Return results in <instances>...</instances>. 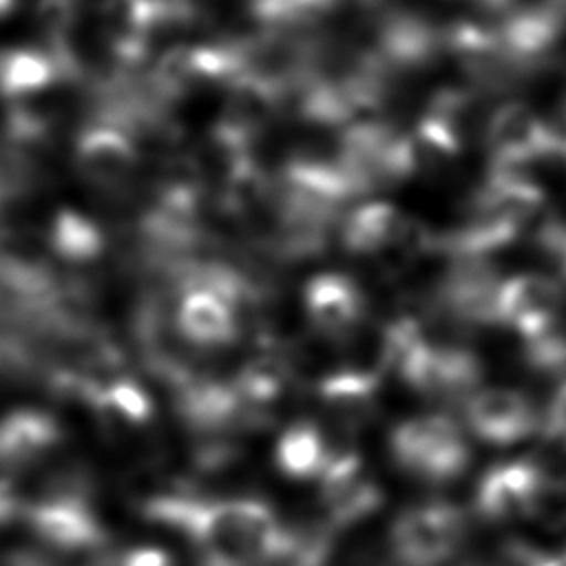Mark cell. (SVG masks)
<instances>
[{
    "mask_svg": "<svg viewBox=\"0 0 566 566\" xmlns=\"http://www.w3.org/2000/svg\"><path fill=\"white\" fill-rule=\"evenodd\" d=\"M389 451L400 469L427 482L455 480L471 460L462 429L442 413L416 416L396 424L389 433Z\"/></svg>",
    "mask_w": 566,
    "mask_h": 566,
    "instance_id": "cell-1",
    "label": "cell"
},
{
    "mask_svg": "<svg viewBox=\"0 0 566 566\" xmlns=\"http://www.w3.org/2000/svg\"><path fill=\"white\" fill-rule=\"evenodd\" d=\"M467 533L464 513L444 500L413 504L389 526V548L402 566H442Z\"/></svg>",
    "mask_w": 566,
    "mask_h": 566,
    "instance_id": "cell-2",
    "label": "cell"
},
{
    "mask_svg": "<svg viewBox=\"0 0 566 566\" xmlns=\"http://www.w3.org/2000/svg\"><path fill=\"white\" fill-rule=\"evenodd\" d=\"M22 515L31 533L53 551H97L106 539L102 520L77 491H55L38 497L24 504Z\"/></svg>",
    "mask_w": 566,
    "mask_h": 566,
    "instance_id": "cell-3",
    "label": "cell"
},
{
    "mask_svg": "<svg viewBox=\"0 0 566 566\" xmlns=\"http://www.w3.org/2000/svg\"><path fill=\"white\" fill-rule=\"evenodd\" d=\"M486 146L493 170H524V166L555 157V139L533 108L522 102L500 106L486 126Z\"/></svg>",
    "mask_w": 566,
    "mask_h": 566,
    "instance_id": "cell-4",
    "label": "cell"
},
{
    "mask_svg": "<svg viewBox=\"0 0 566 566\" xmlns=\"http://www.w3.org/2000/svg\"><path fill=\"white\" fill-rule=\"evenodd\" d=\"M564 287L546 274H517L500 283L497 323L511 325L522 340L559 323Z\"/></svg>",
    "mask_w": 566,
    "mask_h": 566,
    "instance_id": "cell-5",
    "label": "cell"
},
{
    "mask_svg": "<svg viewBox=\"0 0 566 566\" xmlns=\"http://www.w3.org/2000/svg\"><path fill=\"white\" fill-rule=\"evenodd\" d=\"M469 429L489 444H513L531 436L539 427L533 402L504 387H491L473 394L464 407Z\"/></svg>",
    "mask_w": 566,
    "mask_h": 566,
    "instance_id": "cell-6",
    "label": "cell"
},
{
    "mask_svg": "<svg viewBox=\"0 0 566 566\" xmlns=\"http://www.w3.org/2000/svg\"><path fill=\"white\" fill-rule=\"evenodd\" d=\"M542 475L544 469L531 460L504 462L489 469L478 482V513L493 522L526 517Z\"/></svg>",
    "mask_w": 566,
    "mask_h": 566,
    "instance_id": "cell-7",
    "label": "cell"
},
{
    "mask_svg": "<svg viewBox=\"0 0 566 566\" xmlns=\"http://www.w3.org/2000/svg\"><path fill=\"white\" fill-rule=\"evenodd\" d=\"M62 440L57 420L40 409H13L0 418V467L40 460Z\"/></svg>",
    "mask_w": 566,
    "mask_h": 566,
    "instance_id": "cell-8",
    "label": "cell"
},
{
    "mask_svg": "<svg viewBox=\"0 0 566 566\" xmlns=\"http://www.w3.org/2000/svg\"><path fill=\"white\" fill-rule=\"evenodd\" d=\"M336 449L329 447L325 433L307 422L290 424L276 447L274 462L292 480H318L332 462Z\"/></svg>",
    "mask_w": 566,
    "mask_h": 566,
    "instance_id": "cell-9",
    "label": "cell"
},
{
    "mask_svg": "<svg viewBox=\"0 0 566 566\" xmlns=\"http://www.w3.org/2000/svg\"><path fill=\"white\" fill-rule=\"evenodd\" d=\"M91 405L104 424L117 429L146 427L153 416L150 398L137 385L122 380L91 391Z\"/></svg>",
    "mask_w": 566,
    "mask_h": 566,
    "instance_id": "cell-10",
    "label": "cell"
},
{
    "mask_svg": "<svg viewBox=\"0 0 566 566\" xmlns=\"http://www.w3.org/2000/svg\"><path fill=\"white\" fill-rule=\"evenodd\" d=\"M325 493L327 517L334 526H354L378 511L382 502L380 486L363 475H356L343 484L329 486Z\"/></svg>",
    "mask_w": 566,
    "mask_h": 566,
    "instance_id": "cell-11",
    "label": "cell"
},
{
    "mask_svg": "<svg viewBox=\"0 0 566 566\" xmlns=\"http://www.w3.org/2000/svg\"><path fill=\"white\" fill-rule=\"evenodd\" d=\"M526 517L551 531L566 528V478L544 473L533 493Z\"/></svg>",
    "mask_w": 566,
    "mask_h": 566,
    "instance_id": "cell-12",
    "label": "cell"
},
{
    "mask_svg": "<svg viewBox=\"0 0 566 566\" xmlns=\"http://www.w3.org/2000/svg\"><path fill=\"white\" fill-rule=\"evenodd\" d=\"M524 358L539 374H566V332L562 325L524 340Z\"/></svg>",
    "mask_w": 566,
    "mask_h": 566,
    "instance_id": "cell-13",
    "label": "cell"
},
{
    "mask_svg": "<svg viewBox=\"0 0 566 566\" xmlns=\"http://www.w3.org/2000/svg\"><path fill=\"white\" fill-rule=\"evenodd\" d=\"M535 245L555 270L559 283H566V221L548 219L535 232Z\"/></svg>",
    "mask_w": 566,
    "mask_h": 566,
    "instance_id": "cell-14",
    "label": "cell"
},
{
    "mask_svg": "<svg viewBox=\"0 0 566 566\" xmlns=\"http://www.w3.org/2000/svg\"><path fill=\"white\" fill-rule=\"evenodd\" d=\"M539 429L546 438L566 442V380L555 389L544 416H539Z\"/></svg>",
    "mask_w": 566,
    "mask_h": 566,
    "instance_id": "cell-15",
    "label": "cell"
},
{
    "mask_svg": "<svg viewBox=\"0 0 566 566\" xmlns=\"http://www.w3.org/2000/svg\"><path fill=\"white\" fill-rule=\"evenodd\" d=\"M115 566H175V559L159 546H133L115 559Z\"/></svg>",
    "mask_w": 566,
    "mask_h": 566,
    "instance_id": "cell-16",
    "label": "cell"
},
{
    "mask_svg": "<svg viewBox=\"0 0 566 566\" xmlns=\"http://www.w3.org/2000/svg\"><path fill=\"white\" fill-rule=\"evenodd\" d=\"M20 513H24V504L20 500V493L15 491V486L7 478H0V526L9 524Z\"/></svg>",
    "mask_w": 566,
    "mask_h": 566,
    "instance_id": "cell-17",
    "label": "cell"
}]
</instances>
